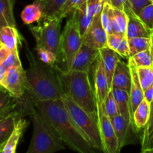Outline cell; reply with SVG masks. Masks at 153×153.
<instances>
[{
  "mask_svg": "<svg viewBox=\"0 0 153 153\" xmlns=\"http://www.w3.org/2000/svg\"><path fill=\"white\" fill-rule=\"evenodd\" d=\"M141 150L153 148V101L151 103V111L149 121L140 134Z\"/></svg>",
  "mask_w": 153,
  "mask_h": 153,
  "instance_id": "28",
  "label": "cell"
},
{
  "mask_svg": "<svg viewBox=\"0 0 153 153\" xmlns=\"http://www.w3.org/2000/svg\"><path fill=\"white\" fill-rule=\"evenodd\" d=\"M151 111V104L145 99L140 103L133 113V123L137 131H141L149 121Z\"/></svg>",
  "mask_w": 153,
  "mask_h": 153,
  "instance_id": "22",
  "label": "cell"
},
{
  "mask_svg": "<svg viewBox=\"0 0 153 153\" xmlns=\"http://www.w3.org/2000/svg\"><path fill=\"white\" fill-rule=\"evenodd\" d=\"M25 82V70L21 65L8 69L0 85L13 97L22 99L26 92Z\"/></svg>",
  "mask_w": 153,
  "mask_h": 153,
  "instance_id": "11",
  "label": "cell"
},
{
  "mask_svg": "<svg viewBox=\"0 0 153 153\" xmlns=\"http://www.w3.org/2000/svg\"><path fill=\"white\" fill-rule=\"evenodd\" d=\"M10 94L4 87L0 85V121L17 111L19 100Z\"/></svg>",
  "mask_w": 153,
  "mask_h": 153,
  "instance_id": "16",
  "label": "cell"
},
{
  "mask_svg": "<svg viewBox=\"0 0 153 153\" xmlns=\"http://www.w3.org/2000/svg\"><path fill=\"white\" fill-rule=\"evenodd\" d=\"M36 52H37V58L42 62L46 63L50 65H55L56 61H58V58L55 53L52 51L49 50L45 48H35Z\"/></svg>",
  "mask_w": 153,
  "mask_h": 153,
  "instance_id": "38",
  "label": "cell"
},
{
  "mask_svg": "<svg viewBox=\"0 0 153 153\" xmlns=\"http://www.w3.org/2000/svg\"><path fill=\"white\" fill-rule=\"evenodd\" d=\"M107 3H108L114 8L123 10L126 4L128 2V0H105Z\"/></svg>",
  "mask_w": 153,
  "mask_h": 153,
  "instance_id": "43",
  "label": "cell"
},
{
  "mask_svg": "<svg viewBox=\"0 0 153 153\" xmlns=\"http://www.w3.org/2000/svg\"><path fill=\"white\" fill-rule=\"evenodd\" d=\"M19 41V34L16 27H0V44L10 51H14L18 49Z\"/></svg>",
  "mask_w": 153,
  "mask_h": 153,
  "instance_id": "23",
  "label": "cell"
},
{
  "mask_svg": "<svg viewBox=\"0 0 153 153\" xmlns=\"http://www.w3.org/2000/svg\"><path fill=\"white\" fill-rule=\"evenodd\" d=\"M10 52H11V51H10L8 49H7L5 46L0 44V64H1L4 61H5L6 58H7V57H8V55H10Z\"/></svg>",
  "mask_w": 153,
  "mask_h": 153,
  "instance_id": "44",
  "label": "cell"
},
{
  "mask_svg": "<svg viewBox=\"0 0 153 153\" xmlns=\"http://www.w3.org/2000/svg\"><path fill=\"white\" fill-rule=\"evenodd\" d=\"M130 57L151 49L150 37H133L128 39Z\"/></svg>",
  "mask_w": 153,
  "mask_h": 153,
  "instance_id": "30",
  "label": "cell"
},
{
  "mask_svg": "<svg viewBox=\"0 0 153 153\" xmlns=\"http://www.w3.org/2000/svg\"><path fill=\"white\" fill-rule=\"evenodd\" d=\"M137 17L149 31H153V4L146 6L140 12Z\"/></svg>",
  "mask_w": 153,
  "mask_h": 153,
  "instance_id": "36",
  "label": "cell"
},
{
  "mask_svg": "<svg viewBox=\"0 0 153 153\" xmlns=\"http://www.w3.org/2000/svg\"><path fill=\"white\" fill-rule=\"evenodd\" d=\"M150 39H151V48H153V31H152V33H151Z\"/></svg>",
  "mask_w": 153,
  "mask_h": 153,
  "instance_id": "48",
  "label": "cell"
},
{
  "mask_svg": "<svg viewBox=\"0 0 153 153\" xmlns=\"http://www.w3.org/2000/svg\"><path fill=\"white\" fill-rule=\"evenodd\" d=\"M3 146H1V147H0V152H1V149H2Z\"/></svg>",
  "mask_w": 153,
  "mask_h": 153,
  "instance_id": "50",
  "label": "cell"
},
{
  "mask_svg": "<svg viewBox=\"0 0 153 153\" xmlns=\"http://www.w3.org/2000/svg\"><path fill=\"white\" fill-rule=\"evenodd\" d=\"M137 72L143 91L153 85V67H137Z\"/></svg>",
  "mask_w": 153,
  "mask_h": 153,
  "instance_id": "33",
  "label": "cell"
},
{
  "mask_svg": "<svg viewBox=\"0 0 153 153\" xmlns=\"http://www.w3.org/2000/svg\"><path fill=\"white\" fill-rule=\"evenodd\" d=\"M116 52H117L118 55L120 57H122V58H126V59L128 60V58H130L129 46H128V38L126 37V36L124 37L123 40H122L121 43L117 47V49H116Z\"/></svg>",
  "mask_w": 153,
  "mask_h": 153,
  "instance_id": "42",
  "label": "cell"
},
{
  "mask_svg": "<svg viewBox=\"0 0 153 153\" xmlns=\"http://www.w3.org/2000/svg\"><path fill=\"white\" fill-rule=\"evenodd\" d=\"M111 91L117 103L120 115H122L126 120L133 123L129 94L127 91L117 88H111Z\"/></svg>",
  "mask_w": 153,
  "mask_h": 153,
  "instance_id": "20",
  "label": "cell"
},
{
  "mask_svg": "<svg viewBox=\"0 0 153 153\" xmlns=\"http://www.w3.org/2000/svg\"><path fill=\"white\" fill-rule=\"evenodd\" d=\"M67 1V0H35L34 2L37 3L41 7L43 18H46L55 16Z\"/></svg>",
  "mask_w": 153,
  "mask_h": 153,
  "instance_id": "26",
  "label": "cell"
},
{
  "mask_svg": "<svg viewBox=\"0 0 153 153\" xmlns=\"http://www.w3.org/2000/svg\"><path fill=\"white\" fill-rule=\"evenodd\" d=\"M108 33L105 30L101 20V12L96 15L91 25L82 36V43L97 50L108 46Z\"/></svg>",
  "mask_w": 153,
  "mask_h": 153,
  "instance_id": "10",
  "label": "cell"
},
{
  "mask_svg": "<svg viewBox=\"0 0 153 153\" xmlns=\"http://www.w3.org/2000/svg\"><path fill=\"white\" fill-rule=\"evenodd\" d=\"M99 55L100 50L90 48L82 43L73 58L70 70L89 73L90 69L95 63Z\"/></svg>",
  "mask_w": 153,
  "mask_h": 153,
  "instance_id": "12",
  "label": "cell"
},
{
  "mask_svg": "<svg viewBox=\"0 0 153 153\" xmlns=\"http://www.w3.org/2000/svg\"><path fill=\"white\" fill-rule=\"evenodd\" d=\"M73 13L77 21L78 25H79V31H80L81 35H84L85 31H87L89 25H91L94 18L91 17L88 15V10H87V0L84 1L82 4H81L74 11Z\"/></svg>",
  "mask_w": 153,
  "mask_h": 153,
  "instance_id": "25",
  "label": "cell"
},
{
  "mask_svg": "<svg viewBox=\"0 0 153 153\" xmlns=\"http://www.w3.org/2000/svg\"><path fill=\"white\" fill-rule=\"evenodd\" d=\"M104 0H87V10L91 17L94 18L102 11Z\"/></svg>",
  "mask_w": 153,
  "mask_h": 153,
  "instance_id": "39",
  "label": "cell"
},
{
  "mask_svg": "<svg viewBox=\"0 0 153 153\" xmlns=\"http://www.w3.org/2000/svg\"><path fill=\"white\" fill-rule=\"evenodd\" d=\"M58 70L66 94L93 119L98 121L97 99L90 82L89 73L65 72L58 67Z\"/></svg>",
  "mask_w": 153,
  "mask_h": 153,
  "instance_id": "3",
  "label": "cell"
},
{
  "mask_svg": "<svg viewBox=\"0 0 153 153\" xmlns=\"http://www.w3.org/2000/svg\"><path fill=\"white\" fill-rule=\"evenodd\" d=\"M151 1H152V4H153V0H151Z\"/></svg>",
  "mask_w": 153,
  "mask_h": 153,
  "instance_id": "52",
  "label": "cell"
},
{
  "mask_svg": "<svg viewBox=\"0 0 153 153\" xmlns=\"http://www.w3.org/2000/svg\"><path fill=\"white\" fill-rule=\"evenodd\" d=\"M128 59L136 67H153V58L150 49L143 51L130 57Z\"/></svg>",
  "mask_w": 153,
  "mask_h": 153,
  "instance_id": "31",
  "label": "cell"
},
{
  "mask_svg": "<svg viewBox=\"0 0 153 153\" xmlns=\"http://www.w3.org/2000/svg\"><path fill=\"white\" fill-rule=\"evenodd\" d=\"M103 103H104V107L105 109L106 114L111 119L120 114L119 107H118V105L111 91L108 93Z\"/></svg>",
  "mask_w": 153,
  "mask_h": 153,
  "instance_id": "34",
  "label": "cell"
},
{
  "mask_svg": "<svg viewBox=\"0 0 153 153\" xmlns=\"http://www.w3.org/2000/svg\"><path fill=\"white\" fill-rule=\"evenodd\" d=\"M29 67L25 70V91L32 102L62 100L65 91L58 66L42 62L26 46Z\"/></svg>",
  "mask_w": 153,
  "mask_h": 153,
  "instance_id": "2",
  "label": "cell"
},
{
  "mask_svg": "<svg viewBox=\"0 0 153 153\" xmlns=\"http://www.w3.org/2000/svg\"><path fill=\"white\" fill-rule=\"evenodd\" d=\"M100 55L101 57L102 61L105 72L106 76H107L109 86L111 89L114 73L117 62L120 59V56L118 55L116 51L113 50L108 46H106V47L100 49Z\"/></svg>",
  "mask_w": 153,
  "mask_h": 153,
  "instance_id": "17",
  "label": "cell"
},
{
  "mask_svg": "<svg viewBox=\"0 0 153 153\" xmlns=\"http://www.w3.org/2000/svg\"><path fill=\"white\" fill-rule=\"evenodd\" d=\"M97 102V115H98V125L100 134L102 140L104 150L111 153H120L118 149V141L115 134L114 128L111 120L106 114L104 103Z\"/></svg>",
  "mask_w": 153,
  "mask_h": 153,
  "instance_id": "8",
  "label": "cell"
},
{
  "mask_svg": "<svg viewBox=\"0 0 153 153\" xmlns=\"http://www.w3.org/2000/svg\"><path fill=\"white\" fill-rule=\"evenodd\" d=\"M141 153H153V148H150V149H146L141 150Z\"/></svg>",
  "mask_w": 153,
  "mask_h": 153,
  "instance_id": "47",
  "label": "cell"
},
{
  "mask_svg": "<svg viewBox=\"0 0 153 153\" xmlns=\"http://www.w3.org/2000/svg\"><path fill=\"white\" fill-rule=\"evenodd\" d=\"M38 25L30 27L37 48H45L52 51L59 58L61 42V22L62 19L52 16L42 18Z\"/></svg>",
  "mask_w": 153,
  "mask_h": 153,
  "instance_id": "6",
  "label": "cell"
},
{
  "mask_svg": "<svg viewBox=\"0 0 153 153\" xmlns=\"http://www.w3.org/2000/svg\"><path fill=\"white\" fill-rule=\"evenodd\" d=\"M151 52H152V58H153V48H151Z\"/></svg>",
  "mask_w": 153,
  "mask_h": 153,
  "instance_id": "49",
  "label": "cell"
},
{
  "mask_svg": "<svg viewBox=\"0 0 153 153\" xmlns=\"http://www.w3.org/2000/svg\"><path fill=\"white\" fill-rule=\"evenodd\" d=\"M21 18L26 25L39 22L43 18V11L37 3L34 2L27 5L21 13Z\"/></svg>",
  "mask_w": 153,
  "mask_h": 153,
  "instance_id": "27",
  "label": "cell"
},
{
  "mask_svg": "<svg viewBox=\"0 0 153 153\" xmlns=\"http://www.w3.org/2000/svg\"><path fill=\"white\" fill-rule=\"evenodd\" d=\"M70 15L61 33L60 42V56L63 59L65 72L70 71L73 58L82 44V37L77 21L73 13Z\"/></svg>",
  "mask_w": 153,
  "mask_h": 153,
  "instance_id": "7",
  "label": "cell"
},
{
  "mask_svg": "<svg viewBox=\"0 0 153 153\" xmlns=\"http://www.w3.org/2000/svg\"><path fill=\"white\" fill-rule=\"evenodd\" d=\"M7 69L4 67H3L1 64H0V84L2 82L3 79H4V76L6 74V72H7Z\"/></svg>",
  "mask_w": 153,
  "mask_h": 153,
  "instance_id": "46",
  "label": "cell"
},
{
  "mask_svg": "<svg viewBox=\"0 0 153 153\" xmlns=\"http://www.w3.org/2000/svg\"><path fill=\"white\" fill-rule=\"evenodd\" d=\"M143 94H144V99L151 104L153 101V85L149 87L146 90L143 91Z\"/></svg>",
  "mask_w": 153,
  "mask_h": 153,
  "instance_id": "45",
  "label": "cell"
},
{
  "mask_svg": "<svg viewBox=\"0 0 153 153\" xmlns=\"http://www.w3.org/2000/svg\"><path fill=\"white\" fill-rule=\"evenodd\" d=\"M128 67H129L130 73H131V86L129 97L133 119V113L136 110L137 106L140 105V103L143 100L144 94H143V91L141 88V85H140V81H139L138 75H137V67L134 66V64L129 59H128Z\"/></svg>",
  "mask_w": 153,
  "mask_h": 153,
  "instance_id": "15",
  "label": "cell"
},
{
  "mask_svg": "<svg viewBox=\"0 0 153 153\" xmlns=\"http://www.w3.org/2000/svg\"><path fill=\"white\" fill-rule=\"evenodd\" d=\"M103 153H111V152H107V151H105V152H103Z\"/></svg>",
  "mask_w": 153,
  "mask_h": 153,
  "instance_id": "51",
  "label": "cell"
},
{
  "mask_svg": "<svg viewBox=\"0 0 153 153\" xmlns=\"http://www.w3.org/2000/svg\"><path fill=\"white\" fill-rule=\"evenodd\" d=\"M27 126H28V122L26 120L24 119L22 117L19 118L13 133L4 145L0 153H16V149L19 139L23 134L24 130L25 129Z\"/></svg>",
  "mask_w": 153,
  "mask_h": 153,
  "instance_id": "21",
  "label": "cell"
},
{
  "mask_svg": "<svg viewBox=\"0 0 153 153\" xmlns=\"http://www.w3.org/2000/svg\"><path fill=\"white\" fill-rule=\"evenodd\" d=\"M94 85L97 102L103 103L108 93L111 91L107 76L105 72L100 55L95 61L94 66Z\"/></svg>",
  "mask_w": 153,
  "mask_h": 153,
  "instance_id": "13",
  "label": "cell"
},
{
  "mask_svg": "<svg viewBox=\"0 0 153 153\" xmlns=\"http://www.w3.org/2000/svg\"><path fill=\"white\" fill-rule=\"evenodd\" d=\"M131 86V76L128 64L119 60L114 73L111 88L123 90L130 94Z\"/></svg>",
  "mask_w": 153,
  "mask_h": 153,
  "instance_id": "14",
  "label": "cell"
},
{
  "mask_svg": "<svg viewBox=\"0 0 153 153\" xmlns=\"http://www.w3.org/2000/svg\"><path fill=\"white\" fill-rule=\"evenodd\" d=\"M111 120L117 138L120 152L127 145L140 143V136L137 134L138 131L134 124L126 120L120 114Z\"/></svg>",
  "mask_w": 153,
  "mask_h": 153,
  "instance_id": "9",
  "label": "cell"
},
{
  "mask_svg": "<svg viewBox=\"0 0 153 153\" xmlns=\"http://www.w3.org/2000/svg\"><path fill=\"white\" fill-rule=\"evenodd\" d=\"M126 36L122 34H117V33L112 32L108 34L107 37V45L109 48L112 49L113 50L116 51L119 45L120 44L122 40Z\"/></svg>",
  "mask_w": 153,
  "mask_h": 153,
  "instance_id": "41",
  "label": "cell"
},
{
  "mask_svg": "<svg viewBox=\"0 0 153 153\" xmlns=\"http://www.w3.org/2000/svg\"><path fill=\"white\" fill-rule=\"evenodd\" d=\"M16 27L12 0H0V27Z\"/></svg>",
  "mask_w": 153,
  "mask_h": 153,
  "instance_id": "24",
  "label": "cell"
},
{
  "mask_svg": "<svg viewBox=\"0 0 153 153\" xmlns=\"http://www.w3.org/2000/svg\"><path fill=\"white\" fill-rule=\"evenodd\" d=\"M86 0H67L55 16L62 19L71 14L81 4Z\"/></svg>",
  "mask_w": 153,
  "mask_h": 153,
  "instance_id": "35",
  "label": "cell"
},
{
  "mask_svg": "<svg viewBox=\"0 0 153 153\" xmlns=\"http://www.w3.org/2000/svg\"><path fill=\"white\" fill-rule=\"evenodd\" d=\"M25 111L33 123L32 137L26 153H55L66 149L64 142L30 99L25 105Z\"/></svg>",
  "mask_w": 153,
  "mask_h": 153,
  "instance_id": "4",
  "label": "cell"
},
{
  "mask_svg": "<svg viewBox=\"0 0 153 153\" xmlns=\"http://www.w3.org/2000/svg\"><path fill=\"white\" fill-rule=\"evenodd\" d=\"M32 102L60 139L70 149L77 153H101L88 141L81 132L67 112L62 100Z\"/></svg>",
  "mask_w": 153,
  "mask_h": 153,
  "instance_id": "1",
  "label": "cell"
},
{
  "mask_svg": "<svg viewBox=\"0 0 153 153\" xmlns=\"http://www.w3.org/2000/svg\"><path fill=\"white\" fill-rule=\"evenodd\" d=\"M113 11V32L126 36L127 25L128 22V14L126 13L125 10L114 8V7Z\"/></svg>",
  "mask_w": 153,
  "mask_h": 153,
  "instance_id": "29",
  "label": "cell"
},
{
  "mask_svg": "<svg viewBox=\"0 0 153 153\" xmlns=\"http://www.w3.org/2000/svg\"><path fill=\"white\" fill-rule=\"evenodd\" d=\"M101 20L103 27L108 34L113 32L114 11L113 7L104 0L102 9L101 11Z\"/></svg>",
  "mask_w": 153,
  "mask_h": 153,
  "instance_id": "32",
  "label": "cell"
},
{
  "mask_svg": "<svg viewBox=\"0 0 153 153\" xmlns=\"http://www.w3.org/2000/svg\"><path fill=\"white\" fill-rule=\"evenodd\" d=\"M3 67H5L7 70L11 68V67H19V66L22 65L21 64L20 59L19 57V52H18V49L14 51H11L10 55H8L5 61L1 64Z\"/></svg>",
  "mask_w": 153,
  "mask_h": 153,
  "instance_id": "40",
  "label": "cell"
},
{
  "mask_svg": "<svg viewBox=\"0 0 153 153\" xmlns=\"http://www.w3.org/2000/svg\"></svg>",
  "mask_w": 153,
  "mask_h": 153,
  "instance_id": "53",
  "label": "cell"
},
{
  "mask_svg": "<svg viewBox=\"0 0 153 153\" xmlns=\"http://www.w3.org/2000/svg\"><path fill=\"white\" fill-rule=\"evenodd\" d=\"M128 14V22L127 25L126 36L128 39L133 37H150L151 31H149L142 23L137 16L131 11H126Z\"/></svg>",
  "mask_w": 153,
  "mask_h": 153,
  "instance_id": "18",
  "label": "cell"
},
{
  "mask_svg": "<svg viewBox=\"0 0 153 153\" xmlns=\"http://www.w3.org/2000/svg\"><path fill=\"white\" fill-rule=\"evenodd\" d=\"M23 111L20 110L15 111L7 118L0 121V147L4 146L10 137L18 120L22 117V112Z\"/></svg>",
  "mask_w": 153,
  "mask_h": 153,
  "instance_id": "19",
  "label": "cell"
},
{
  "mask_svg": "<svg viewBox=\"0 0 153 153\" xmlns=\"http://www.w3.org/2000/svg\"><path fill=\"white\" fill-rule=\"evenodd\" d=\"M62 101L68 114L85 138L95 149L103 153L104 146L98 121L93 119L85 111L74 102L66 93L63 96Z\"/></svg>",
  "mask_w": 153,
  "mask_h": 153,
  "instance_id": "5",
  "label": "cell"
},
{
  "mask_svg": "<svg viewBox=\"0 0 153 153\" xmlns=\"http://www.w3.org/2000/svg\"><path fill=\"white\" fill-rule=\"evenodd\" d=\"M152 4L151 0H128L124 7L125 11H131L137 16L144 7Z\"/></svg>",
  "mask_w": 153,
  "mask_h": 153,
  "instance_id": "37",
  "label": "cell"
}]
</instances>
